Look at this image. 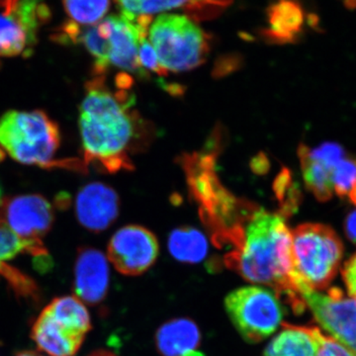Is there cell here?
<instances>
[{
  "instance_id": "obj_33",
  "label": "cell",
  "mask_w": 356,
  "mask_h": 356,
  "mask_svg": "<svg viewBox=\"0 0 356 356\" xmlns=\"http://www.w3.org/2000/svg\"><path fill=\"white\" fill-rule=\"evenodd\" d=\"M348 199L351 203L355 204L356 205V188L353 189V191L350 192V194L348 195Z\"/></svg>"
},
{
  "instance_id": "obj_29",
  "label": "cell",
  "mask_w": 356,
  "mask_h": 356,
  "mask_svg": "<svg viewBox=\"0 0 356 356\" xmlns=\"http://www.w3.org/2000/svg\"><path fill=\"white\" fill-rule=\"evenodd\" d=\"M344 229H346V236H348L351 242L356 245V210L353 211L346 217Z\"/></svg>"
},
{
  "instance_id": "obj_30",
  "label": "cell",
  "mask_w": 356,
  "mask_h": 356,
  "mask_svg": "<svg viewBox=\"0 0 356 356\" xmlns=\"http://www.w3.org/2000/svg\"><path fill=\"white\" fill-rule=\"evenodd\" d=\"M18 1L19 0H0V7L3 9V13H9L13 10Z\"/></svg>"
},
{
  "instance_id": "obj_10",
  "label": "cell",
  "mask_w": 356,
  "mask_h": 356,
  "mask_svg": "<svg viewBox=\"0 0 356 356\" xmlns=\"http://www.w3.org/2000/svg\"><path fill=\"white\" fill-rule=\"evenodd\" d=\"M0 217L23 240L42 241L53 226V206L38 194L0 198Z\"/></svg>"
},
{
  "instance_id": "obj_12",
  "label": "cell",
  "mask_w": 356,
  "mask_h": 356,
  "mask_svg": "<svg viewBox=\"0 0 356 356\" xmlns=\"http://www.w3.org/2000/svg\"><path fill=\"white\" fill-rule=\"evenodd\" d=\"M74 289L77 298L97 305L109 289V266L106 257L93 248H81L74 264Z\"/></svg>"
},
{
  "instance_id": "obj_23",
  "label": "cell",
  "mask_w": 356,
  "mask_h": 356,
  "mask_svg": "<svg viewBox=\"0 0 356 356\" xmlns=\"http://www.w3.org/2000/svg\"><path fill=\"white\" fill-rule=\"evenodd\" d=\"M0 275L14 292L24 298L39 299V288L30 276L7 264H0Z\"/></svg>"
},
{
  "instance_id": "obj_1",
  "label": "cell",
  "mask_w": 356,
  "mask_h": 356,
  "mask_svg": "<svg viewBox=\"0 0 356 356\" xmlns=\"http://www.w3.org/2000/svg\"><path fill=\"white\" fill-rule=\"evenodd\" d=\"M133 81L121 72L116 90L105 76H93L86 86V96L79 108V129L83 142V163L100 166L115 173L133 170L131 154L143 135V121L133 109L135 95L130 92Z\"/></svg>"
},
{
  "instance_id": "obj_15",
  "label": "cell",
  "mask_w": 356,
  "mask_h": 356,
  "mask_svg": "<svg viewBox=\"0 0 356 356\" xmlns=\"http://www.w3.org/2000/svg\"><path fill=\"white\" fill-rule=\"evenodd\" d=\"M156 343L163 356H205L199 350V327L189 318H172L161 325L156 332Z\"/></svg>"
},
{
  "instance_id": "obj_21",
  "label": "cell",
  "mask_w": 356,
  "mask_h": 356,
  "mask_svg": "<svg viewBox=\"0 0 356 356\" xmlns=\"http://www.w3.org/2000/svg\"><path fill=\"white\" fill-rule=\"evenodd\" d=\"M20 254H29L41 261L40 267L48 268L49 252L42 241L23 240L7 227L0 217V264H6Z\"/></svg>"
},
{
  "instance_id": "obj_19",
  "label": "cell",
  "mask_w": 356,
  "mask_h": 356,
  "mask_svg": "<svg viewBox=\"0 0 356 356\" xmlns=\"http://www.w3.org/2000/svg\"><path fill=\"white\" fill-rule=\"evenodd\" d=\"M233 0H153L145 9L144 15L180 8L195 21L210 20L217 17L231 6Z\"/></svg>"
},
{
  "instance_id": "obj_27",
  "label": "cell",
  "mask_w": 356,
  "mask_h": 356,
  "mask_svg": "<svg viewBox=\"0 0 356 356\" xmlns=\"http://www.w3.org/2000/svg\"><path fill=\"white\" fill-rule=\"evenodd\" d=\"M151 1L153 0H116L122 14L130 17L144 16L145 8Z\"/></svg>"
},
{
  "instance_id": "obj_11",
  "label": "cell",
  "mask_w": 356,
  "mask_h": 356,
  "mask_svg": "<svg viewBox=\"0 0 356 356\" xmlns=\"http://www.w3.org/2000/svg\"><path fill=\"white\" fill-rule=\"evenodd\" d=\"M298 156L307 188L318 201L327 202L334 194V166L346 158L343 147L337 143H325L314 149L300 145Z\"/></svg>"
},
{
  "instance_id": "obj_28",
  "label": "cell",
  "mask_w": 356,
  "mask_h": 356,
  "mask_svg": "<svg viewBox=\"0 0 356 356\" xmlns=\"http://www.w3.org/2000/svg\"><path fill=\"white\" fill-rule=\"evenodd\" d=\"M341 274H343L346 289L350 296L356 299V254L346 262Z\"/></svg>"
},
{
  "instance_id": "obj_8",
  "label": "cell",
  "mask_w": 356,
  "mask_h": 356,
  "mask_svg": "<svg viewBox=\"0 0 356 356\" xmlns=\"http://www.w3.org/2000/svg\"><path fill=\"white\" fill-rule=\"evenodd\" d=\"M49 18L50 10L43 0H19L11 13H0V62L31 55L40 26Z\"/></svg>"
},
{
  "instance_id": "obj_26",
  "label": "cell",
  "mask_w": 356,
  "mask_h": 356,
  "mask_svg": "<svg viewBox=\"0 0 356 356\" xmlns=\"http://www.w3.org/2000/svg\"><path fill=\"white\" fill-rule=\"evenodd\" d=\"M316 356H356V355L332 337L323 334Z\"/></svg>"
},
{
  "instance_id": "obj_16",
  "label": "cell",
  "mask_w": 356,
  "mask_h": 356,
  "mask_svg": "<svg viewBox=\"0 0 356 356\" xmlns=\"http://www.w3.org/2000/svg\"><path fill=\"white\" fill-rule=\"evenodd\" d=\"M31 337L49 356H74L81 348L84 337H77L58 325L44 310L32 327Z\"/></svg>"
},
{
  "instance_id": "obj_2",
  "label": "cell",
  "mask_w": 356,
  "mask_h": 356,
  "mask_svg": "<svg viewBox=\"0 0 356 356\" xmlns=\"http://www.w3.org/2000/svg\"><path fill=\"white\" fill-rule=\"evenodd\" d=\"M284 217L255 206L227 238L224 262L248 282L284 296L300 313L305 305L295 287L292 234Z\"/></svg>"
},
{
  "instance_id": "obj_6",
  "label": "cell",
  "mask_w": 356,
  "mask_h": 356,
  "mask_svg": "<svg viewBox=\"0 0 356 356\" xmlns=\"http://www.w3.org/2000/svg\"><path fill=\"white\" fill-rule=\"evenodd\" d=\"M280 295L262 286L238 288L225 299V308L245 341L257 343L277 331L284 310Z\"/></svg>"
},
{
  "instance_id": "obj_13",
  "label": "cell",
  "mask_w": 356,
  "mask_h": 356,
  "mask_svg": "<svg viewBox=\"0 0 356 356\" xmlns=\"http://www.w3.org/2000/svg\"><path fill=\"white\" fill-rule=\"evenodd\" d=\"M118 213V195L107 185L93 182L86 185L77 194V220L89 231L98 233L108 229Z\"/></svg>"
},
{
  "instance_id": "obj_4",
  "label": "cell",
  "mask_w": 356,
  "mask_h": 356,
  "mask_svg": "<svg viewBox=\"0 0 356 356\" xmlns=\"http://www.w3.org/2000/svg\"><path fill=\"white\" fill-rule=\"evenodd\" d=\"M292 234L293 275L298 293L304 288L322 291L336 277L343 245L327 225L307 222Z\"/></svg>"
},
{
  "instance_id": "obj_18",
  "label": "cell",
  "mask_w": 356,
  "mask_h": 356,
  "mask_svg": "<svg viewBox=\"0 0 356 356\" xmlns=\"http://www.w3.org/2000/svg\"><path fill=\"white\" fill-rule=\"evenodd\" d=\"M44 311L58 325L77 337H86L91 330L90 315L88 309L76 296H63L54 299Z\"/></svg>"
},
{
  "instance_id": "obj_3",
  "label": "cell",
  "mask_w": 356,
  "mask_h": 356,
  "mask_svg": "<svg viewBox=\"0 0 356 356\" xmlns=\"http://www.w3.org/2000/svg\"><path fill=\"white\" fill-rule=\"evenodd\" d=\"M60 144L58 124L41 110H13L0 117V161L7 154L23 165L86 172L83 161L55 159Z\"/></svg>"
},
{
  "instance_id": "obj_34",
  "label": "cell",
  "mask_w": 356,
  "mask_h": 356,
  "mask_svg": "<svg viewBox=\"0 0 356 356\" xmlns=\"http://www.w3.org/2000/svg\"><path fill=\"white\" fill-rule=\"evenodd\" d=\"M0 198H1V187H0Z\"/></svg>"
},
{
  "instance_id": "obj_9",
  "label": "cell",
  "mask_w": 356,
  "mask_h": 356,
  "mask_svg": "<svg viewBox=\"0 0 356 356\" xmlns=\"http://www.w3.org/2000/svg\"><path fill=\"white\" fill-rule=\"evenodd\" d=\"M159 243L149 229L137 225L123 227L110 240L107 257L119 273L137 276L153 266L159 257Z\"/></svg>"
},
{
  "instance_id": "obj_32",
  "label": "cell",
  "mask_w": 356,
  "mask_h": 356,
  "mask_svg": "<svg viewBox=\"0 0 356 356\" xmlns=\"http://www.w3.org/2000/svg\"><path fill=\"white\" fill-rule=\"evenodd\" d=\"M88 356H116L114 355V353H112L111 351L108 350H96L95 353H91V355H89Z\"/></svg>"
},
{
  "instance_id": "obj_31",
  "label": "cell",
  "mask_w": 356,
  "mask_h": 356,
  "mask_svg": "<svg viewBox=\"0 0 356 356\" xmlns=\"http://www.w3.org/2000/svg\"><path fill=\"white\" fill-rule=\"evenodd\" d=\"M14 356H43V355H40V353H36V351L22 350V351H18V353H16V355Z\"/></svg>"
},
{
  "instance_id": "obj_7",
  "label": "cell",
  "mask_w": 356,
  "mask_h": 356,
  "mask_svg": "<svg viewBox=\"0 0 356 356\" xmlns=\"http://www.w3.org/2000/svg\"><path fill=\"white\" fill-rule=\"evenodd\" d=\"M299 295L318 325L356 355V299L346 298L339 288L325 293L305 288Z\"/></svg>"
},
{
  "instance_id": "obj_24",
  "label": "cell",
  "mask_w": 356,
  "mask_h": 356,
  "mask_svg": "<svg viewBox=\"0 0 356 356\" xmlns=\"http://www.w3.org/2000/svg\"><path fill=\"white\" fill-rule=\"evenodd\" d=\"M334 192L339 197H348L356 188V159L344 158L334 166L332 172Z\"/></svg>"
},
{
  "instance_id": "obj_14",
  "label": "cell",
  "mask_w": 356,
  "mask_h": 356,
  "mask_svg": "<svg viewBox=\"0 0 356 356\" xmlns=\"http://www.w3.org/2000/svg\"><path fill=\"white\" fill-rule=\"evenodd\" d=\"M267 27L261 35L269 43L284 44L299 39L305 13L298 0H274L266 10Z\"/></svg>"
},
{
  "instance_id": "obj_5",
  "label": "cell",
  "mask_w": 356,
  "mask_h": 356,
  "mask_svg": "<svg viewBox=\"0 0 356 356\" xmlns=\"http://www.w3.org/2000/svg\"><path fill=\"white\" fill-rule=\"evenodd\" d=\"M147 35L166 72L196 69L209 54L210 37L186 16L163 14L152 22Z\"/></svg>"
},
{
  "instance_id": "obj_20",
  "label": "cell",
  "mask_w": 356,
  "mask_h": 356,
  "mask_svg": "<svg viewBox=\"0 0 356 356\" xmlns=\"http://www.w3.org/2000/svg\"><path fill=\"white\" fill-rule=\"evenodd\" d=\"M168 250L178 261L197 264L207 255L208 243L205 236L198 229H177L168 238Z\"/></svg>"
},
{
  "instance_id": "obj_25",
  "label": "cell",
  "mask_w": 356,
  "mask_h": 356,
  "mask_svg": "<svg viewBox=\"0 0 356 356\" xmlns=\"http://www.w3.org/2000/svg\"><path fill=\"white\" fill-rule=\"evenodd\" d=\"M139 63L146 74L149 72H153L161 76H165L168 74V72L159 64L156 51L149 43L147 36L143 37L140 42Z\"/></svg>"
},
{
  "instance_id": "obj_22",
  "label": "cell",
  "mask_w": 356,
  "mask_h": 356,
  "mask_svg": "<svg viewBox=\"0 0 356 356\" xmlns=\"http://www.w3.org/2000/svg\"><path fill=\"white\" fill-rule=\"evenodd\" d=\"M111 0H64L70 22L83 26L98 24L108 13Z\"/></svg>"
},
{
  "instance_id": "obj_17",
  "label": "cell",
  "mask_w": 356,
  "mask_h": 356,
  "mask_svg": "<svg viewBox=\"0 0 356 356\" xmlns=\"http://www.w3.org/2000/svg\"><path fill=\"white\" fill-rule=\"evenodd\" d=\"M322 336L316 327L283 324L266 346L264 356H316Z\"/></svg>"
}]
</instances>
